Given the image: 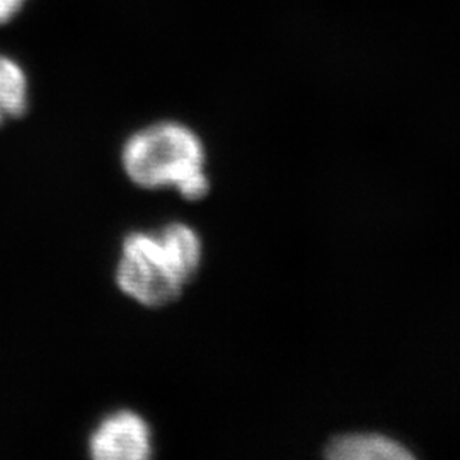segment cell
I'll use <instances>...</instances> for the list:
<instances>
[{
	"label": "cell",
	"mask_w": 460,
	"mask_h": 460,
	"mask_svg": "<svg viewBox=\"0 0 460 460\" xmlns=\"http://www.w3.org/2000/svg\"><path fill=\"white\" fill-rule=\"evenodd\" d=\"M207 154L197 133L178 121H159L125 142L121 164L128 180L147 190L174 186L190 201L207 197Z\"/></svg>",
	"instance_id": "obj_2"
},
{
	"label": "cell",
	"mask_w": 460,
	"mask_h": 460,
	"mask_svg": "<svg viewBox=\"0 0 460 460\" xmlns=\"http://www.w3.org/2000/svg\"><path fill=\"white\" fill-rule=\"evenodd\" d=\"M28 0H0V24L9 22L17 16Z\"/></svg>",
	"instance_id": "obj_6"
},
{
	"label": "cell",
	"mask_w": 460,
	"mask_h": 460,
	"mask_svg": "<svg viewBox=\"0 0 460 460\" xmlns=\"http://www.w3.org/2000/svg\"><path fill=\"white\" fill-rule=\"evenodd\" d=\"M332 460H408L412 454L399 442L377 433L341 435L326 447Z\"/></svg>",
	"instance_id": "obj_4"
},
{
	"label": "cell",
	"mask_w": 460,
	"mask_h": 460,
	"mask_svg": "<svg viewBox=\"0 0 460 460\" xmlns=\"http://www.w3.org/2000/svg\"><path fill=\"white\" fill-rule=\"evenodd\" d=\"M203 249L197 230L169 224L159 234L132 232L121 249L116 285L146 307H161L181 296L201 263Z\"/></svg>",
	"instance_id": "obj_1"
},
{
	"label": "cell",
	"mask_w": 460,
	"mask_h": 460,
	"mask_svg": "<svg viewBox=\"0 0 460 460\" xmlns=\"http://www.w3.org/2000/svg\"><path fill=\"white\" fill-rule=\"evenodd\" d=\"M30 104V83L16 60L0 55V125L24 115Z\"/></svg>",
	"instance_id": "obj_5"
},
{
	"label": "cell",
	"mask_w": 460,
	"mask_h": 460,
	"mask_svg": "<svg viewBox=\"0 0 460 460\" xmlns=\"http://www.w3.org/2000/svg\"><path fill=\"white\" fill-rule=\"evenodd\" d=\"M89 452L96 460L150 459L152 431L140 414L123 410L99 423L89 438Z\"/></svg>",
	"instance_id": "obj_3"
}]
</instances>
